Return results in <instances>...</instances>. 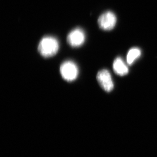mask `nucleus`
<instances>
[{
    "mask_svg": "<svg viewBox=\"0 0 157 157\" xmlns=\"http://www.w3.org/2000/svg\"><path fill=\"white\" fill-rule=\"evenodd\" d=\"M59 49L58 41L52 36H46L42 38L38 45L39 53L45 58L53 56L57 53Z\"/></svg>",
    "mask_w": 157,
    "mask_h": 157,
    "instance_id": "obj_1",
    "label": "nucleus"
},
{
    "mask_svg": "<svg viewBox=\"0 0 157 157\" xmlns=\"http://www.w3.org/2000/svg\"><path fill=\"white\" fill-rule=\"evenodd\" d=\"M60 73L62 77L66 81H73L78 76V67L74 62L71 61H66L61 65Z\"/></svg>",
    "mask_w": 157,
    "mask_h": 157,
    "instance_id": "obj_2",
    "label": "nucleus"
},
{
    "mask_svg": "<svg viewBox=\"0 0 157 157\" xmlns=\"http://www.w3.org/2000/svg\"><path fill=\"white\" fill-rule=\"evenodd\" d=\"M117 17L114 13L110 11H107L101 14L98 20L100 28L105 31L112 30L115 27Z\"/></svg>",
    "mask_w": 157,
    "mask_h": 157,
    "instance_id": "obj_3",
    "label": "nucleus"
},
{
    "mask_svg": "<svg viewBox=\"0 0 157 157\" xmlns=\"http://www.w3.org/2000/svg\"><path fill=\"white\" fill-rule=\"evenodd\" d=\"M98 83L104 90L111 91L114 87L111 74L107 70H102L99 71L97 76Z\"/></svg>",
    "mask_w": 157,
    "mask_h": 157,
    "instance_id": "obj_4",
    "label": "nucleus"
},
{
    "mask_svg": "<svg viewBox=\"0 0 157 157\" xmlns=\"http://www.w3.org/2000/svg\"><path fill=\"white\" fill-rule=\"evenodd\" d=\"M85 40V34L80 29H75L71 31L67 37L68 44L73 47L81 46Z\"/></svg>",
    "mask_w": 157,
    "mask_h": 157,
    "instance_id": "obj_5",
    "label": "nucleus"
},
{
    "mask_svg": "<svg viewBox=\"0 0 157 157\" xmlns=\"http://www.w3.org/2000/svg\"><path fill=\"white\" fill-rule=\"evenodd\" d=\"M113 71L118 75L124 76L127 75L129 72L128 68L122 59L117 57L114 60L113 64Z\"/></svg>",
    "mask_w": 157,
    "mask_h": 157,
    "instance_id": "obj_6",
    "label": "nucleus"
},
{
    "mask_svg": "<svg viewBox=\"0 0 157 157\" xmlns=\"http://www.w3.org/2000/svg\"><path fill=\"white\" fill-rule=\"evenodd\" d=\"M141 51L137 48H131L128 52L127 61L128 64L131 65L141 55Z\"/></svg>",
    "mask_w": 157,
    "mask_h": 157,
    "instance_id": "obj_7",
    "label": "nucleus"
}]
</instances>
